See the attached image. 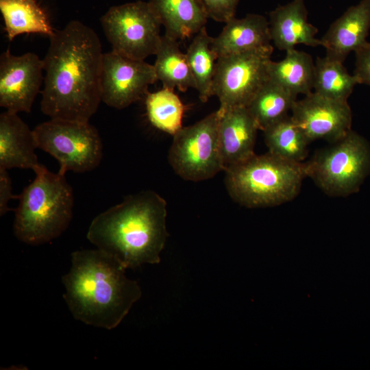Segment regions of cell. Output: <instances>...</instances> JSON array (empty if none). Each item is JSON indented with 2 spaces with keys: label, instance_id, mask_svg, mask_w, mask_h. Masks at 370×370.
<instances>
[{
  "label": "cell",
  "instance_id": "cell-16",
  "mask_svg": "<svg viewBox=\"0 0 370 370\" xmlns=\"http://www.w3.org/2000/svg\"><path fill=\"white\" fill-rule=\"evenodd\" d=\"M370 30V0L350 6L332 25L321 39L326 55L342 62L368 42Z\"/></svg>",
  "mask_w": 370,
  "mask_h": 370
},
{
  "label": "cell",
  "instance_id": "cell-7",
  "mask_svg": "<svg viewBox=\"0 0 370 370\" xmlns=\"http://www.w3.org/2000/svg\"><path fill=\"white\" fill-rule=\"evenodd\" d=\"M37 147L60 164L59 173L90 171L102 160L103 145L97 130L89 121L50 119L34 130Z\"/></svg>",
  "mask_w": 370,
  "mask_h": 370
},
{
  "label": "cell",
  "instance_id": "cell-30",
  "mask_svg": "<svg viewBox=\"0 0 370 370\" xmlns=\"http://www.w3.org/2000/svg\"><path fill=\"white\" fill-rule=\"evenodd\" d=\"M18 198L12 193V180L8 170L0 169V214L4 215L10 210L8 203L11 199Z\"/></svg>",
  "mask_w": 370,
  "mask_h": 370
},
{
  "label": "cell",
  "instance_id": "cell-23",
  "mask_svg": "<svg viewBox=\"0 0 370 370\" xmlns=\"http://www.w3.org/2000/svg\"><path fill=\"white\" fill-rule=\"evenodd\" d=\"M297 96L268 78L246 107L264 131L288 116Z\"/></svg>",
  "mask_w": 370,
  "mask_h": 370
},
{
  "label": "cell",
  "instance_id": "cell-4",
  "mask_svg": "<svg viewBox=\"0 0 370 370\" xmlns=\"http://www.w3.org/2000/svg\"><path fill=\"white\" fill-rule=\"evenodd\" d=\"M34 180L18 195L14 233L29 245L49 243L69 227L73 217L74 195L65 175L49 171L41 164Z\"/></svg>",
  "mask_w": 370,
  "mask_h": 370
},
{
  "label": "cell",
  "instance_id": "cell-11",
  "mask_svg": "<svg viewBox=\"0 0 370 370\" xmlns=\"http://www.w3.org/2000/svg\"><path fill=\"white\" fill-rule=\"evenodd\" d=\"M153 65L113 51L103 56L100 90L101 101L123 109L145 98L149 85L157 81Z\"/></svg>",
  "mask_w": 370,
  "mask_h": 370
},
{
  "label": "cell",
  "instance_id": "cell-19",
  "mask_svg": "<svg viewBox=\"0 0 370 370\" xmlns=\"http://www.w3.org/2000/svg\"><path fill=\"white\" fill-rule=\"evenodd\" d=\"M149 3L164 27V34L177 41L197 34L209 18L202 0H149Z\"/></svg>",
  "mask_w": 370,
  "mask_h": 370
},
{
  "label": "cell",
  "instance_id": "cell-22",
  "mask_svg": "<svg viewBox=\"0 0 370 370\" xmlns=\"http://www.w3.org/2000/svg\"><path fill=\"white\" fill-rule=\"evenodd\" d=\"M153 64L156 77L163 88L181 92L196 88V84L188 63L186 53L180 49L179 41L165 34L162 36Z\"/></svg>",
  "mask_w": 370,
  "mask_h": 370
},
{
  "label": "cell",
  "instance_id": "cell-10",
  "mask_svg": "<svg viewBox=\"0 0 370 370\" xmlns=\"http://www.w3.org/2000/svg\"><path fill=\"white\" fill-rule=\"evenodd\" d=\"M271 54L249 51L218 58L212 92L219 100V112L247 106L268 79L267 64Z\"/></svg>",
  "mask_w": 370,
  "mask_h": 370
},
{
  "label": "cell",
  "instance_id": "cell-5",
  "mask_svg": "<svg viewBox=\"0 0 370 370\" xmlns=\"http://www.w3.org/2000/svg\"><path fill=\"white\" fill-rule=\"evenodd\" d=\"M225 172L230 197L248 208L271 207L291 201L307 176L304 163L288 161L269 151L254 154Z\"/></svg>",
  "mask_w": 370,
  "mask_h": 370
},
{
  "label": "cell",
  "instance_id": "cell-2",
  "mask_svg": "<svg viewBox=\"0 0 370 370\" xmlns=\"http://www.w3.org/2000/svg\"><path fill=\"white\" fill-rule=\"evenodd\" d=\"M62 277L63 297L75 319L95 327L116 328L141 297L138 283L125 275L126 268L101 250H78Z\"/></svg>",
  "mask_w": 370,
  "mask_h": 370
},
{
  "label": "cell",
  "instance_id": "cell-29",
  "mask_svg": "<svg viewBox=\"0 0 370 370\" xmlns=\"http://www.w3.org/2000/svg\"><path fill=\"white\" fill-rule=\"evenodd\" d=\"M356 68L354 73L359 84L370 86V42L355 52Z\"/></svg>",
  "mask_w": 370,
  "mask_h": 370
},
{
  "label": "cell",
  "instance_id": "cell-21",
  "mask_svg": "<svg viewBox=\"0 0 370 370\" xmlns=\"http://www.w3.org/2000/svg\"><path fill=\"white\" fill-rule=\"evenodd\" d=\"M0 10L10 41L22 34H42L50 38L55 32L35 0H0Z\"/></svg>",
  "mask_w": 370,
  "mask_h": 370
},
{
  "label": "cell",
  "instance_id": "cell-24",
  "mask_svg": "<svg viewBox=\"0 0 370 370\" xmlns=\"http://www.w3.org/2000/svg\"><path fill=\"white\" fill-rule=\"evenodd\" d=\"M343 62L327 55L317 57L314 62V92L331 99L347 101L359 82L355 75L347 72Z\"/></svg>",
  "mask_w": 370,
  "mask_h": 370
},
{
  "label": "cell",
  "instance_id": "cell-9",
  "mask_svg": "<svg viewBox=\"0 0 370 370\" xmlns=\"http://www.w3.org/2000/svg\"><path fill=\"white\" fill-rule=\"evenodd\" d=\"M218 111L197 123L183 127L174 136L168 160L182 178L201 181L223 171L219 146Z\"/></svg>",
  "mask_w": 370,
  "mask_h": 370
},
{
  "label": "cell",
  "instance_id": "cell-18",
  "mask_svg": "<svg viewBox=\"0 0 370 370\" xmlns=\"http://www.w3.org/2000/svg\"><path fill=\"white\" fill-rule=\"evenodd\" d=\"M33 130L18 113L5 110L0 114V169L36 171L40 164Z\"/></svg>",
  "mask_w": 370,
  "mask_h": 370
},
{
  "label": "cell",
  "instance_id": "cell-12",
  "mask_svg": "<svg viewBox=\"0 0 370 370\" xmlns=\"http://www.w3.org/2000/svg\"><path fill=\"white\" fill-rule=\"evenodd\" d=\"M42 60L34 53L0 56V106L13 112H30L44 82Z\"/></svg>",
  "mask_w": 370,
  "mask_h": 370
},
{
  "label": "cell",
  "instance_id": "cell-25",
  "mask_svg": "<svg viewBox=\"0 0 370 370\" xmlns=\"http://www.w3.org/2000/svg\"><path fill=\"white\" fill-rule=\"evenodd\" d=\"M213 38L206 27L196 34L186 53L188 65L195 81L199 99L205 103L212 96V89L217 57L211 49Z\"/></svg>",
  "mask_w": 370,
  "mask_h": 370
},
{
  "label": "cell",
  "instance_id": "cell-1",
  "mask_svg": "<svg viewBox=\"0 0 370 370\" xmlns=\"http://www.w3.org/2000/svg\"><path fill=\"white\" fill-rule=\"evenodd\" d=\"M103 56L97 34L82 22L55 30L42 59V112L51 119L89 121L101 101Z\"/></svg>",
  "mask_w": 370,
  "mask_h": 370
},
{
  "label": "cell",
  "instance_id": "cell-3",
  "mask_svg": "<svg viewBox=\"0 0 370 370\" xmlns=\"http://www.w3.org/2000/svg\"><path fill=\"white\" fill-rule=\"evenodd\" d=\"M166 203L156 192L144 190L99 214L87 238L126 269L160 262L168 232Z\"/></svg>",
  "mask_w": 370,
  "mask_h": 370
},
{
  "label": "cell",
  "instance_id": "cell-27",
  "mask_svg": "<svg viewBox=\"0 0 370 370\" xmlns=\"http://www.w3.org/2000/svg\"><path fill=\"white\" fill-rule=\"evenodd\" d=\"M145 99L147 115L153 126L173 136L183 127L185 106L174 90L163 88L148 92Z\"/></svg>",
  "mask_w": 370,
  "mask_h": 370
},
{
  "label": "cell",
  "instance_id": "cell-17",
  "mask_svg": "<svg viewBox=\"0 0 370 370\" xmlns=\"http://www.w3.org/2000/svg\"><path fill=\"white\" fill-rule=\"evenodd\" d=\"M269 15L271 41L278 49L286 52L299 44L322 46L321 39L315 38L318 29L308 21L304 0H293L278 5Z\"/></svg>",
  "mask_w": 370,
  "mask_h": 370
},
{
  "label": "cell",
  "instance_id": "cell-13",
  "mask_svg": "<svg viewBox=\"0 0 370 370\" xmlns=\"http://www.w3.org/2000/svg\"><path fill=\"white\" fill-rule=\"evenodd\" d=\"M291 112L309 143L323 139L333 143L351 130L352 112L347 101L331 99L312 91L296 100Z\"/></svg>",
  "mask_w": 370,
  "mask_h": 370
},
{
  "label": "cell",
  "instance_id": "cell-28",
  "mask_svg": "<svg viewBox=\"0 0 370 370\" xmlns=\"http://www.w3.org/2000/svg\"><path fill=\"white\" fill-rule=\"evenodd\" d=\"M209 18L226 23L235 17L239 0H202Z\"/></svg>",
  "mask_w": 370,
  "mask_h": 370
},
{
  "label": "cell",
  "instance_id": "cell-6",
  "mask_svg": "<svg viewBox=\"0 0 370 370\" xmlns=\"http://www.w3.org/2000/svg\"><path fill=\"white\" fill-rule=\"evenodd\" d=\"M305 164L306 175L334 197L356 192L370 171V147L352 130Z\"/></svg>",
  "mask_w": 370,
  "mask_h": 370
},
{
  "label": "cell",
  "instance_id": "cell-20",
  "mask_svg": "<svg viewBox=\"0 0 370 370\" xmlns=\"http://www.w3.org/2000/svg\"><path fill=\"white\" fill-rule=\"evenodd\" d=\"M268 78L293 94L306 95L313 90L314 62L312 56L295 49L286 51L280 61L267 62Z\"/></svg>",
  "mask_w": 370,
  "mask_h": 370
},
{
  "label": "cell",
  "instance_id": "cell-15",
  "mask_svg": "<svg viewBox=\"0 0 370 370\" xmlns=\"http://www.w3.org/2000/svg\"><path fill=\"white\" fill-rule=\"evenodd\" d=\"M269 21L258 14H248L242 18H233L225 23L222 32L211 43L218 58L249 51L272 53Z\"/></svg>",
  "mask_w": 370,
  "mask_h": 370
},
{
  "label": "cell",
  "instance_id": "cell-26",
  "mask_svg": "<svg viewBox=\"0 0 370 370\" xmlns=\"http://www.w3.org/2000/svg\"><path fill=\"white\" fill-rule=\"evenodd\" d=\"M263 132L270 153L299 163L307 156L309 141L291 116L273 123Z\"/></svg>",
  "mask_w": 370,
  "mask_h": 370
},
{
  "label": "cell",
  "instance_id": "cell-8",
  "mask_svg": "<svg viewBox=\"0 0 370 370\" xmlns=\"http://www.w3.org/2000/svg\"><path fill=\"white\" fill-rule=\"evenodd\" d=\"M101 23L112 51L140 60L156 55L161 42L162 24L149 1L113 6Z\"/></svg>",
  "mask_w": 370,
  "mask_h": 370
},
{
  "label": "cell",
  "instance_id": "cell-14",
  "mask_svg": "<svg viewBox=\"0 0 370 370\" xmlns=\"http://www.w3.org/2000/svg\"><path fill=\"white\" fill-rule=\"evenodd\" d=\"M217 111L219 151L223 171H225L255 154L259 128L246 107Z\"/></svg>",
  "mask_w": 370,
  "mask_h": 370
}]
</instances>
